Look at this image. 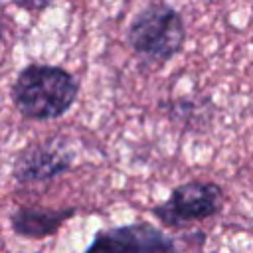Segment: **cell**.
<instances>
[{"label":"cell","instance_id":"cell-3","mask_svg":"<svg viewBox=\"0 0 253 253\" xmlns=\"http://www.w3.org/2000/svg\"><path fill=\"white\" fill-rule=\"evenodd\" d=\"M223 208V188L215 182L190 180L176 186L170 196L152 208V215L166 227H184L213 217Z\"/></svg>","mask_w":253,"mask_h":253},{"label":"cell","instance_id":"cell-7","mask_svg":"<svg viewBox=\"0 0 253 253\" xmlns=\"http://www.w3.org/2000/svg\"><path fill=\"white\" fill-rule=\"evenodd\" d=\"M12 2L24 10H43L45 6L51 4V0H12Z\"/></svg>","mask_w":253,"mask_h":253},{"label":"cell","instance_id":"cell-1","mask_svg":"<svg viewBox=\"0 0 253 253\" xmlns=\"http://www.w3.org/2000/svg\"><path fill=\"white\" fill-rule=\"evenodd\" d=\"M79 95L77 79L63 67L32 63L12 83L10 97L16 111L30 121L63 117Z\"/></svg>","mask_w":253,"mask_h":253},{"label":"cell","instance_id":"cell-2","mask_svg":"<svg viewBox=\"0 0 253 253\" xmlns=\"http://www.w3.org/2000/svg\"><path fill=\"white\" fill-rule=\"evenodd\" d=\"M184 40V20L166 4H152L138 12L126 32L128 45L148 65H164L170 61L182 49Z\"/></svg>","mask_w":253,"mask_h":253},{"label":"cell","instance_id":"cell-5","mask_svg":"<svg viewBox=\"0 0 253 253\" xmlns=\"http://www.w3.org/2000/svg\"><path fill=\"white\" fill-rule=\"evenodd\" d=\"M75 152L69 148L63 136H53L43 142L28 144L14 158L12 176L20 184L49 182L73 166Z\"/></svg>","mask_w":253,"mask_h":253},{"label":"cell","instance_id":"cell-6","mask_svg":"<svg viewBox=\"0 0 253 253\" xmlns=\"http://www.w3.org/2000/svg\"><path fill=\"white\" fill-rule=\"evenodd\" d=\"M75 208H57V210H40V208H16L10 213V227L16 235L28 239H43L75 215Z\"/></svg>","mask_w":253,"mask_h":253},{"label":"cell","instance_id":"cell-4","mask_svg":"<svg viewBox=\"0 0 253 253\" xmlns=\"http://www.w3.org/2000/svg\"><path fill=\"white\" fill-rule=\"evenodd\" d=\"M83 253H180V249L160 227L134 221L97 231Z\"/></svg>","mask_w":253,"mask_h":253}]
</instances>
